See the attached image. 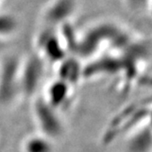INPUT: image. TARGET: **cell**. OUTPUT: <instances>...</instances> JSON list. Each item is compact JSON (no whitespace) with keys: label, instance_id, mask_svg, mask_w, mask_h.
I'll use <instances>...</instances> for the list:
<instances>
[{"label":"cell","instance_id":"cell-5","mask_svg":"<svg viewBox=\"0 0 152 152\" xmlns=\"http://www.w3.org/2000/svg\"><path fill=\"white\" fill-rule=\"evenodd\" d=\"M75 9L73 0H53L45 10L44 18L48 27L66 23Z\"/></svg>","mask_w":152,"mask_h":152},{"label":"cell","instance_id":"cell-1","mask_svg":"<svg viewBox=\"0 0 152 152\" xmlns=\"http://www.w3.org/2000/svg\"><path fill=\"white\" fill-rule=\"evenodd\" d=\"M21 61L14 56L5 58L0 64V104H9L20 94Z\"/></svg>","mask_w":152,"mask_h":152},{"label":"cell","instance_id":"cell-2","mask_svg":"<svg viewBox=\"0 0 152 152\" xmlns=\"http://www.w3.org/2000/svg\"><path fill=\"white\" fill-rule=\"evenodd\" d=\"M44 75V62L40 56H31L21 62L19 83L20 94L32 96L41 83Z\"/></svg>","mask_w":152,"mask_h":152},{"label":"cell","instance_id":"cell-4","mask_svg":"<svg viewBox=\"0 0 152 152\" xmlns=\"http://www.w3.org/2000/svg\"><path fill=\"white\" fill-rule=\"evenodd\" d=\"M58 111L45 100L44 97H40L35 101L34 115L36 120L43 133L48 137H57L61 132L62 125Z\"/></svg>","mask_w":152,"mask_h":152},{"label":"cell","instance_id":"cell-7","mask_svg":"<svg viewBox=\"0 0 152 152\" xmlns=\"http://www.w3.org/2000/svg\"><path fill=\"white\" fill-rule=\"evenodd\" d=\"M80 76V68L76 61L66 57L60 62L59 79L66 82L70 85L74 83Z\"/></svg>","mask_w":152,"mask_h":152},{"label":"cell","instance_id":"cell-8","mask_svg":"<svg viewBox=\"0 0 152 152\" xmlns=\"http://www.w3.org/2000/svg\"><path fill=\"white\" fill-rule=\"evenodd\" d=\"M18 20L9 13H0V39L13 36L18 28Z\"/></svg>","mask_w":152,"mask_h":152},{"label":"cell","instance_id":"cell-6","mask_svg":"<svg viewBox=\"0 0 152 152\" xmlns=\"http://www.w3.org/2000/svg\"><path fill=\"white\" fill-rule=\"evenodd\" d=\"M70 84L61 79L52 82L45 95V100L55 109L59 110L69 101Z\"/></svg>","mask_w":152,"mask_h":152},{"label":"cell","instance_id":"cell-10","mask_svg":"<svg viewBox=\"0 0 152 152\" xmlns=\"http://www.w3.org/2000/svg\"><path fill=\"white\" fill-rule=\"evenodd\" d=\"M2 2V0H0V3H1Z\"/></svg>","mask_w":152,"mask_h":152},{"label":"cell","instance_id":"cell-3","mask_svg":"<svg viewBox=\"0 0 152 152\" xmlns=\"http://www.w3.org/2000/svg\"><path fill=\"white\" fill-rule=\"evenodd\" d=\"M37 47L41 54V58H44L47 61L60 63L67 57L61 37L54 31L53 28L48 27L40 32L37 38Z\"/></svg>","mask_w":152,"mask_h":152},{"label":"cell","instance_id":"cell-9","mask_svg":"<svg viewBox=\"0 0 152 152\" xmlns=\"http://www.w3.org/2000/svg\"><path fill=\"white\" fill-rule=\"evenodd\" d=\"M26 149L27 152H50L51 147L47 139L34 137L28 139L26 144Z\"/></svg>","mask_w":152,"mask_h":152}]
</instances>
